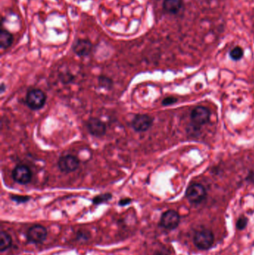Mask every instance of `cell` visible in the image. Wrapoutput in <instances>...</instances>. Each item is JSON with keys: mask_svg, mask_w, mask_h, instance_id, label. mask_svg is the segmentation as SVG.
Wrapping results in <instances>:
<instances>
[{"mask_svg": "<svg viewBox=\"0 0 254 255\" xmlns=\"http://www.w3.org/2000/svg\"><path fill=\"white\" fill-rule=\"evenodd\" d=\"M26 104L30 109L37 111L43 108L46 101V96L40 89H32L26 95Z\"/></svg>", "mask_w": 254, "mask_h": 255, "instance_id": "obj_1", "label": "cell"}, {"mask_svg": "<svg viewBox=\"0 0 254 255\" xmlns=\"http://www.w3.org/2000/svg\"><path fill=\"white\" fill-rule=\"evenodd\" d=\"M213 242H214V235L210 231H199L195 235V245L200 250H208L213 246Z\"/></svg>", "mask_w": 254, "mask_h": 255, "instance_id": "obj_2", "label": "cell"}, {"mask_svg": "<svg viewBox=\"0 0 254 255\" xmlns=\"http://www.w3.org/2000/svg\"><path fill=\"white\" fill-rule=\"evenodd\" d=\"M57 166L59 170L62 173H73L79 167L80 160L75 156L67 155L59 158Z\"/></svg>", "mask_w": 254, "mask_h": 255, "instance_id": "obj_3", "label": "cell"}, {"mask_svg": "<svg viewBox=\"0 0 254 255\" xmlns=\"http://www.w3.org/2000/svg\"><path fill=\"white\" fill-rule=\"evenodd\" d=\"M207 192L204 187L200 184H193L188 187L186 191L187 199L192 204H199L204 200Z\"/></svg>", "mask_w": 254, "mask_h": 255, "instance_id": "obj_4", "label": "cell"}, {"mask_svg": "<svg viewBox=\"0 0 254 255\" xmlns=\"http://www.w3.org/2000/svg\"><path fill=\"white\" fill-rule=\"evenodd\" d=\"M12 177L18 184H28L32 181V170L26 165H18L12 172Z\"/></svg>", "mask_w": 254, "mask_h": 255, "instance_id": "obj_5", "label": "cell"}, {"mask_svg": "<svg viewBox=\"0 0 254 255\" xmlns=\"http://www.w3.org/2000/svg\"><path fill=\"white\" fill-rule=\"evenodd\" d=\"M154 119L147 114H137L132 120L131 126L137 132H145L152 126Z\"/></svg>", "mask_w": 254, "mask_h": 255, "instance_id": "obj_6", "label": "cell"}, {"mask_svg": "<svg viewBox=\"0 0 254 255\" xmlns=\"http://www.w3.org/2000/svg\"><path fill=\"white\" fill-rule=\"evenodd\" d=\"M88 132L92 136L96 137H102L106 135L107 126L105 122H102L99 118H91L88 119L87 123Z\"/></svg>", "mask_w": 254, "mask_h": 255, "instance_id": "obj_7", "label": "cell"}, {"mask_svg": "<svg viewBox=\"0 0 254 255\" xmlns=\"http://www.w3.org/2000/svg\"><path fill=\"white\" fill-rule=\"evenodd\" d=\"M180 223V216L173 210L165 211L161 219V225L165 229L172 230L178 226Z\"/></svg>", "mask_w": 254, "mask_h": 255, "instance_id": "obj_8", "label": "cell"}, {"mask_svg": "<svg viewBox=\"0 0 254 255\" xmlns=\"http://www.w3.org/2000/svg\"><path fill=\"white\" fill-rule=\"evenodd\" d=\"M210 112L207 108L203 106H198L193 109L191 114V119L196 125H204L210 120Z\"/></svg>", "mask_w": 254, "mask_h": 255, "instance_id": "obj_9", "label": "cell"}, {"mask_svg": "<svg viewBox=\"0 0 254 255\" xmlns=\"http://www.w3.org/2000/svg\"><path fill=\"white\" fill-rule=\"evenodd\" d=\"M47 230L40 225H36L29 228L27 232V238L33 243H41L46 239Z\"/></svg>", "mask_w": 254, "mask_h": 255, "instance_id": "obj_10", "label": "cell"}, {"mask_svg": "<svg viewBox=\"0 0 254 255\" xmlns=\"http://www.w3.org/2000/svg\"><path fill=\"white\" fill-rule=\"evenodd\" d=\"M92 43L87 40H78L73 46L74 53L80 57L89 56L92 51Z\"/></svg>", "mask_w": 254, "mask_h": 255, "instance_id": "obj_11", "label": "cell"}, {"mask_svg": "<svg viewBox=\"0 0 254 255\" xmlns=\"http://www.w3.org/2000/svg\"><path fill=\"white\" fill-rule=\"evenodd\" d=\"M164 11L170 15H177L183 7V0H164Z\"/></svg>", "mask_w": 254, "mask_h": 255, "instance_id": "obj_12", "label": "cell"}, {"mask_svg": "<svg viewBox=\"0 0 254 255\" xmlns=\"http://www.w3.org/2000/svg\"><path fill=\"white\" fill-rule=\"evenodd\" d=\"M14 37L6 30L1 31L0 33V46L2 49H8L13 43Z\"/></svg>", "mask_w": 254, "mask_h": 255, "instance_id": "obj_13", "label": "cell"}, {"mask_svg": "<svg viewBox=\"0 0 254 255\" xmlns=\"http://www.w3.org/2000/svg\"><path fill=\"white\" fill-rule=\"evenodd\" d=\"M12 244L11 236L7 232H2L0 234V250L3 252L9 249Z\"/></svg>", "mask_w": 254, "mask_h": 255, "instance_id": "obj_14", "label": "cell"}, {"mask_svg": "<svg viewBox=\"0 0 254 255\" xmlns=\"http://www.w3.org/2000/svg\"><path fill=\"white\" fill-rule=\"evenodd\" d=\"M229 56H230V58H231L233 60L238 61V60H241V59L243 58V49L240 47V46H236L234 49H231V52L229 53Z\"/></svg>", "mask_w": 254, "mask_h": 255, "instance_id": "obj_15", "label": "cell"}, {"mask_svg": "<svg viewBox=\"0 0 254 255\" xmlns=\"http://www.w3.org/2000/svg\"><path fill=\"white\" fill-rule=\"evenodd\" d=\"M111 198L112 195L110 194H101V195L95 196V198L92 199V202H93L94 205H100L102 203L111 199Z\"/></svg>", "mask_w": 254, "mask_h": 255, "instance_id": "obj_16", "label": "cell"}, {"mask_svg": "<svg viewBox=\"0 0 254 255\" xmlns=\"http://www.w3.org/2000/svg\"><path fill=\"white\" fill-rule=\"evenodd\" d=\"M99 86L102 88L109 90L113 86V81L106 76H100L99 78Z\"/></svg>", "mask_w": 254, "mask_h": 255, "instance_id": "obj_17", "label": "cell"}, {"mask_svg": "<svg viewBox=\"0 0 254 255\" xmlns=\"http://www.w3.org/2000/svg\"><path fill=\"white\" fill-rule=\"evenodd\" d=\"M11 200L16 201L17 203H25L27 202L28 201H29L30 198L27 196H18V195H13L11 196Z\"/></svg>", "mask_w": 254, "mask_h": 255, "instance_id": "obj_18", "label": "cell"}, {"mask_svg": "<svg viewBox=\"0 0 254 255\" xmlns=\"http://www.w3.org/2000/svg\"><path fill=\"white\" fill-rule=\"evenodd\" d=\"M247 225H248V219H247L246 218L244 217V216L240 217L239 219L237 220L236 227L238 229H239V230H242V229L245 228Z\"/></svg>", "mask_w": 254, "mask_h": 255, "instance_id": "obj_19", "label": "cell"}, {"mask_svg": "<svg viewBox=\"0 0 254 255\" xmlns=\"http://www.w3.org/2000/svg\"><path fill=\"white\" fill-rule=\"evenodd\" d=\"M177 101H178V99L175 98V97H166V98L163 100L162 105H163V106H169V105L176 103Z\"/></svg>", "mask_w": 254, "mask_h": 255, "instance_id": "obj_20", "label": "cell"}, {"mask_svg": "<svg viewBox=\"0 0 254 255\" xmlns=\"http://www.w3.org/2000/svg\"><path fill=\"white\" fill-rule=\"evenodd\" d=\"M73 78V76L69 74V73L62 75V76H60V79H61V81H62L64 84H69V83L72 82Z\"/></svg>", "mask_w": 254, "mask_h": 255, "instance_id": "obj_21", "label": "cell"}, {"mask_svg": "<svg viewBox=\"0 0 254 255\" xmlns=\"http://www.w3.org/2000/svg\"><path fill=\"white\" fill-rule=\"evenodd\" d=\"M131 202V199L129 198H123L119 201V205L120 206H126V205H129Z\"/></svg>", "mask_w": 254, "mask_h": 255, "instance_id": "obj_22", "label": "cell"}, {"mask_svg": "<svg viewBox=\"0 0 254 255\" xmlns=\"http://www.w3.org/2000/svg\"><path fill=\"white\" fill-rule=\"evenodd\" d=\"M5 84H4L3 83H2V84H1V94H3L4 91H5Z\"/></svg>", "mask_w": 254, "mask_h": 255, "instance_id": "obj_23", "label": "cell"}]
</instances>
